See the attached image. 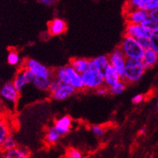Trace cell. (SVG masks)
I'll list each match as a JSON object with an SVG mask.
<instances>
[{
	"label": "cell",
	"instance_id": "e575fe53",
	"mask_svg": "<svg viewBox=\"0 0 158 158\" xmlns=\"http://www.w3.org/2000/svg\"><path fill=\"white\" fill-rule=\"evenodd\" d=\"M40 2L42 3V4L45 5V6H51V5L54 3V1L53 0H40Z\"/></svg>",
	"mask_w": 158,
	"mask_h": 158
},
{
	"label": "cell",
	"instance_id": "e0dca14e",
	"mask_svg": "<svg viewBox=\"0 0 158 158\" xmlns=\"http://www.w3.org/2000/svg\"><path fill=\"white\" fill-rule=\"evenodd\" d=\"M69 65L80 74H83L89 69V60L86 58H73L69 61Z\"/></svg>",
	"mask_w": 158,
	"mask_h": 158
},
{
	"label": "cell",
	"instance_id": "52a82bcc",
	"mask_svg": "<svg viewBox=\"0 0 158 158\" xmlns=\"http://www.w3.org/2000/svg\"><path fill=\"white\" fill-rule=\"evenodd\" d=\"M35 79V76L33 74V73H31L30 70L22 67V68L19 69V71L15 73V77L13 78L12 81L14 85H15V89H16L19 93H21L25 85H27V84L30 83L33 84Z\"/></svg>",
	"mask_w": 158,
	"mask_h": 158
},
{
	"label": "cell",
	"instance_id": "277c9868",
	"mask_svg": "<svg viewBox=\"0 0 158 158\" xmlns=\"http://www.w3.org/2000/svg\"><path fill=\"white\" fill-rule=\"evenodd\" d=\"M85 89L96 90L98 88L105 85L104 76L102 71L89 69L83 74H81Z\"/></svg>",
	"mask_w": 158,
	"mask_h": 158
},
{
	"label": "cell",
	"instance_id": "1f68e13d",
	"mask_svg": "<svg viewBox=\"0 0 158 158\" xmlns=\"http://www.w3.org/2000/svg\"><path fill=\"white\" fill-rule=\"evenodd\" d=\"M91 130L93 131V133L97 136H102L104 134V129L103 127L99 126V125H94L91 127Z\"/></svg>",
	"mask_w": 158,
	"mask_h": 158
},
{
	"label": "cell",
	"instance_id": "484cf974",
	"mask_svg": "<svg viewBox=\"0 0 158 158\" xmlns=\"http://www.w3.org/2000/svg\"><path fill=\"white\" fill-rule=\"evenodd\" d=\"M141 25L144 27V28L149 30V31H151L152 32L158 29V23H156V22L152 20V19H150V18L146 19Z\"/></svg>",
	"mask_w": 158,
	"mask_h": 158
},
{
	"label": "cell",
	"instance_id": "f1b7e54d",
	"mask_svg": "<svg viewBox=\"0 0 158 158\" xmlns=\"http://www.w3.org/2000/svg\"><path fill=\"white\" fill-rule=\"evenodd\" d=\"M61 85H62V82H60V81H58V80H56L55 78L52 79L51 85H50L49 89H48V92L50 93V94H53L54 92H56L60 87Z\"/></svg>",
	"mask_w": 158,
	"mask_h": 158
},
{
	"label": "cell",
	"instance_id": "603a6c76",
	"mask_svg": "<svg viewBox=\"0 0 158 158\" xmlns=\"http://www.w3.org/2000/svg\"><path fill=\"white\" fill-rule=\"evenodd\" d=\"M126 86H127V83L122 80V81L116 83L115 85L109 87V92L112 95H118V94H121L124 91L125 89H126Z\"/></svg>",
	"mask_w": 158,
	"mask_h": 158
},
{
	"label": "cell",
	"instance_id": "8fae6325",
	"mask_svg": "<svg viewBox=\"0 0 158 158\" xmlns=\"http://www.w3.org/2000/svg\"><path fill=\"white\" fill-rule=\"evenodd\" d=\"M127 9H138L150 12L158 9V0H131L126 2Z\"/></svg>",
	"mask_w": 158,
	"mask_h": 158
},
{
	"label": "cell",
	"instance_id": "30bf717a",
	"mask_svg": "<svg viewBox=\"0 0 158 158\" xmlns=\"http://www.w3.org/2000/svg\"><path fill=\"white\" fill-rule=\"evenodd\" d=\"M152 31L146 29L140 24H131L126 23L125 35L138 40L140 38H149L152 35Z\"/></svg>",
	"mask_w": 158,
	"mask_h": 158
},
{
	"label": "cell",
	"instance_id": "8d00e7d4",
	"mask_svg": "<svg viewBox=\"0 0 158 158\" xmlns=\"http://www.w3.org/2000/svg\"><path fill=\"white\" fill-rule=\"evenodd\" d=\"M156 107H157V109H158V98H157V100H156Z\"/></svg>",
	"mask_w": 158,
	"mask_h": 158
},
{
	"label": "cell",
	"instance_id": "d590c367",
	"mask_svg": "<svg viewBox=\"0 0 158 158\" xmlns=\"http://www.w3.org/2000/svg\"><path fill=\"white\" fill-rule=\"evenodd\" d=\"M144 132H145V131H144V129H141V130H140V132H139V133L143 134V133H144Z\"/></svg>",
	"mask_w": 158,
	"mask_h": 158
},
{
	"label": "cell",
	"instance_id": "8992f818",
	"mask_svg": "<svg viewBox=\"0 0 158 158\" xmlns=\"http://www.w3.org/2000/svg\"><path fill=\"white\" fill-rule=\"evenodd\" d=\"M0 95L2 98V101H3L5 104L15 106L19 100L20 93L15 89L13 81H8L1 87Z\"/></svg>",
	"mask_w": 158,
	"mask_h": 158
},
{
	"label": "cell",
	"instance_id": "7402d4cb",
	"mask_svg": "<svg viewBox=\"0 0 158 158\" xmlns=\"http://www.w3.org/2000/svg\"><path fill=\"white\" fill-rule=\"evenodd\" d=\"M17 143L15 141V138L13 137L11 135H9L1 143V150L2 152H6L9 150L14 149V148H17Z\"/></svg>",
	"mask_w": 158,
	"mask_h": 158
},
{
	"label": "cell",
	"instance_id": "836d02e7",
	"mask_svg": "<svg viewBox=\"0 0 158 158\" xmlns=\"http://www.w3.org/2000/svg\"><path fill=\"white\" fill-rule=\"evenodd\" d=\"M149 18L155 21L156 23H158V9L153 10L149 12Z\"/></svg>",
	"mask_w": 158,
	"mask_h": 158
},
{
	"label": "cell",
	"instance_id": "4dcf8cb0",
	"mask_svg": "<svg viewBox=\"0 0 158 158\" xmlns=\"http://www.w3.org/2000/svg\"><path fill=\"white\" fill-rule=\"evenodd\" d=\"M95 93L98 95L100 96H106L108 94H110V92H109V87L106 86V85H104L101 87L98 88V89L95 90Z\"/></svg>",
	"mask_w": 158,
	"mask_h": 158
},
{
	"label": "cell",
	"instance_id": "cb8c5ba5",
	"mask_svg": "<svg viewBox=\"0 0 158 158\" xmlns=\"http://www.w3.org/2000/svg\"><path fill=\"white\" fill-rule=\"evenodd\" d=\"M7 62L10 65H16L19 62V56L15 50H10L7 55Z\"/></svg>",
	"mask_w": 158,
	"mask_h": 158
},
{
	"label": "cell",
	"instance_id": "ba28073f",
	"mask_svg": "<svg viewBox=\"0 0 158 158\" xmlns=\"http://www.w3.org/2000/svg\"><path fill=\"white\" fill-rule=\"evenodd\" d=\"M108 56L110 65L112 66L122 77L124 72L126 61H127V57L125 56L123 50L118 46L113 50V52Z\"/></svg>",
	"mask_w": 158,
	"mask_h": 158
},
{
	"label": "cell",
	"instance_id": "d6a6232c",
	"mask_svg": "<svg viewBox=\"0 0 158 158\" xmlns=\"http://www.w3.org/2000/svg\"><path fill=\"white\" fill-rule=\"evenodd\" d=\"M143 99H144V97H143V94H138L131 98V102H132L134 105H138V104H139L140 102H143Z\"/></svg>",
	"mask_w": 158,
	"mask_h": 158
},
{
	"label": "cell",
	"instance_id": "d4e9b609",
	"mask_svg": "<svg viewBox=\"0 0 158 158\" xmlns=\"http://www.w3.org/2000/svg\"><path fill=\"white\" fill-rule=\"evenodd\" d=\"M10 134L9 127L5 122L1 121L0 123V143H2Z\"/></svg>",
	"mask_w": 158,
	"mask_h": 158
},
{
	"label": "cell",
	"instance_id": "44dd1931",
	"mask_svg": "<svg viewBox=\"0 0 158 158\" xmlns=\"http://www.w3.org/2000/svg\"><path fill=\"white\" fill-rule=\"evenodd\" d=\"M52 78H46V77H35L33 85L36 89L43 91H47L49 89L50 85L52 82Z\"/></svg>",
	"mask_w": 158,
	"mask_h": 158
},
{
	"label": "cell",
	"instance_id": "7c38bea8",
	"mask_svg": "<svg viewBox=\"0 0 158 158\" xmlns=\"http://www.w3.org/2000/svg\"><path fill=\"white\" fill-rule=\"evenodd\" d=\"M103 76L105 85L107 87H110L122 81V77L120 76V74L110 65H109L103 71Z\"/></svg>",
	"mask_w": 158,
	"mask_h": 158
},
{
	"label": "cell",
	"instance_id": "2e32d148",
	"mask_svg": "<svg viewBox=\"0 0 158 158\" xmlns=\"http://www.w3.org/2000/svg\"><path fill=\"white\" fill-rule=\"evenodd\" d=\"M110 65L109 62V56L102 55V56H96L94 58L89 60V69H97V70L103 71Z\"/></svg>",
	"mask_w": 158,
	"mask_h": 158
},
{
	"label": "cell",
	"instance_id": "4316f807",
	"mask_svg": "<svg viewBox=\"0 0 158 158\" xmlns=\"http://www.w3.org/2000/svg\"><path fill=\"white\" fill-rule=\"evenodd\" d=\"M151 48L158 54V29L152 31V35L150 37Z\"/></svg>",
	"mask_w": 158,
	"mask_h": 158
},
{
	"label": "cell",
	"instance_id": "3957f363",
	"mask_svg": "<svg viewBox=\"0 0 158 158\" xmlns=\"http://www.w3.org/2000/svg\"><path fill=\"white\" fill-rule=\"evenodd\" d=\"M119 47L123 50L127 59L142 60L145 50L142 48L135 38L124 35L120 43Z\"/></svg>",
	"mask_w": 158,
	"mask_h": 158
},
{
	"label": "cell",
	"instance_id": "83f0119b",
	"mask_svg": "<svg viewBox=\"0 0 158 158\" xmlns=\"http://www.w3.org/2000/svg\"><path fill=\"white\" fill-rule=\"evenodd\" d=\"M67 158H82V153L81 151L74 148H69L66 151Z\"/></svg>",
	"mask_w": 158,
	"mask_h": 158
},
{
	"label": "cell",
	"instance_id": "ac0fdd59",
	"mask_svg": "<svg viewBox=\"0 0 158 158\" xmlns=\"http://www.w3.org/2000/svg\"><path fill=\"white\" fill-rule=\"evenodd\" d=\"M2 158H29V151L24 147L18 146L14 149L2 152Z\"/></svg>",
	"mask_w": 158,
	"mask_h": 158
},
{
	"label": "cell",
	"instance_id": "9c48e42d",
	"mask_svg": "<svg viewBox=\"0 0 158 158\" xmlns=\"http://www.w3.org/2000/svg\"><path fill=\"white\" fill-rule=\"evenodd\" d=\"M149 18V12L138 9H125L126 23L140 24Z\"/></svg>",
	"mask_w": 158,
	"mask_h": 158
},
{
	"label": "cell",
	"instance_id": "6da1fadb",
	"mask_svg": "<svg viewBox=\"0 0 158 158\" xmlns=\"http://www.w3.org/2000/svg\"><path fill=\"white\" fill-rule=\"evenodd\" d=\"M54 78L62 83L71 85L76 90L85 89L81 74L74 70L69 64L60 67L54 70Z\"/></svg>",
	"mask_w": 158,
	"mask_h": 158
},
{
	"label": "cell",
	"instance_id": "7a4b0ae2",
	"mask_svg": "<svg viewBox=\"0 0 158 158\" xmlns=\"http://www.w3.org/2000/svg\"><path fill=\"white\" fill-rule=\"evenodd\" d=\"M145 70L142 60L127 59L122 80L127 84L135 83L143 77Z\"/></svg>",
	"mask_w": 158,
	"mask_h": 158
},
{
	"label": "cell",
	"instance_id": "d6986e66",
	"mask_svg": "<svg viewBox=\"0 0 158 158\" xmlns=\"http://www.w3.org/2000/svg\"><path fill=\"white\" fill-rule=\"evenodd\" d=\"M142 62L146 69H150L158 62V54L152 48L145 50L143 57L142 59Z\"/></svg>",
	"mask_w": 158,
	"mask_h": 158
},
{
	"label": "cell",
	"instance_id": "5b68a950",
	"mask_svg": "<svg viewBox=\"0 0 158 158\" xmlns=\"http://www.w3.org/2000/svg\"><path fill=\"white\" fill-rule=\"evenodd\" d=\"M33 73L36 77H46V78H54V71L50 69L44 64L38 62L34 59H26L23 61V66Z\"/></svg>",
	"mask_w": 158,
	"mask_h": 158
},
{
	"label": "cell",
	"instance_id": "4fadbf2b",
	"mask_svg": "<svg viewBox=\"0 0 158 158\" xmlns=\"http://www.w3.org/2000/svg\"><path fill=\"white\" fill-rule=\"evenodd\" d=\"M67 30L66 23L63 19L56 18L48 23V31L49 35H59L65 32Z\"/></svg>",
	"mask_w": 158,
	"mask_h": 158
},
{
	"label": "cell",
	"instance_id": "5bb4252c",
	"mask_svg": "<svg viewBox=\"0 0 158 158\" xmlns=\"http://www.w3.org/2000/svg\"><path fill=\"white\" fill-rule=\"evenodd\" d=\"M54 126L60 135H66L72 127V118L69 115H64L55 120Z\"/></svg>",
	"mask_w": 158,
	"mask_h": 158
},
{
	"label": "cell",
	"instance_id": "f546056e",
	"mask_svg": "<svg viewBox=\"0 0 158 158\" xmlns=\"http://www.w3.org/2000/svg\"><path fill=\"white\" fill-rule=\"evenodd\" d=\"M137 41L139 45L141 46L144 50L151 48V42H150L149 38H140V39L137 40Z\"/></svg>",
	"mask_w": 158,
	"mask_h": 158
},
{
	"label": "cell",
	"instance_id": "9a60e30c",
	"mask_svg": "<svg viewBox=\"0 0 158 158\" xmlns=\"http://www.w3.org/2000/svg\"><path fill=\"white\" fill-rule=\"evenodd\" d=\"M75 92H76V89L72 87L71 85L62 83L60 87L53 94H51V96H52V99L56 100V101H61V100L66 99L67 98L73 95Z\"/></svg>",
	"mask_w": 158,
	"mask_h": 158
},
{
	"label": "cell",
	"instance_id": "ffe728a7",
	"mask_svg": "<svg viewBox=\"0 0 158 158\" xmlns=\"http://www.w3.org/2000/svg\"><path fill=\"white\" fill-rule=\"evenodd\" d=\"M60 133H59L55 126H50L48 127L45 133V141L49 144H53L56 143L60 139Z\"/></svg>",
	"mask_w": 158,
	"mask_h": 158
}]
</instances>
